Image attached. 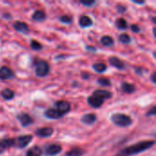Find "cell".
<instances>
[{
    "label": "cell",
    "mask_w": 156,
    "mask_h": 156,
    "mask_svg": "<svg viewBox=\"0 0 156 156\" xmlns=\"http://www.w3.org/2000/svg\"><path fill=\"white\" fill-rule=\"evenodd\" d=\"M122 90L125 92V93H128V94H132L135 91V87L129 83V82H122Z\"/></svg>",
    "instance_id": "obj_18"
},
{
    "label": "cell",
    "mask_w": 156,
    "mask_h": 156,
    "mask_svg": "<svg viewBox=\"0 0 156 156\" xmlns=\"http://www.w3.org/2000/svg\"><path fill=\"white\" fill-rule=\"evenodd\" d=\"M96 2L94 0H82L81 1V4L86 5V6H91L95 4Z\"/></svg>",
    "instance_id": "obj_29"
},
{
    "label": "cell",
    "mask_w": 156,
    "mask_h": 156,
    "mask_svg": "<svg viewBox=\"0 0 156 156\" xmlns=\"http://www.w3.org/2000/svg\"><path fill=\"white\" fill-rule=\"evenodd\" d=\"M82 78H84L85 80H87V79L90 78V76H89V74H86V72H84V73L82 74Z\"/></svg>",
    "instance_id": "obj_36"
},
{
    "label": "cell",
    "mask_w": 156,
    "mask_h": 156,
    "mask_svg": "<svg viewBox=\"0 0 156 156\" xmlns=\"http://www.w3.org/2000/svg\"><path fill=\"white\" fill-rule=\"evenodd\" d=\"M53 133L54 131L51 127H43L36 131V135L40 138H47V137H50L53 134Z\"/></svg>",
    "instance_id": "obj_7"
},
{
    "label": "cell",
    "mask_w": 156,
    "mask_h": 156,
    "mask_svg": "<svg viewBox=\"0 0 156 156\" xmlns=\"http://www.w3.org/2000/svg\"><path fill=\"white\" fill-rule=\"evenodd\" d=\"M45 116L48 117V119H54V120H56V119L61 118L63 115L58 110H56V109H49V110H48L45 112Z\"/></svg>",
    "instance_id": "obj_15"
},
{
    "label": "cell",
    "mask_w": 156,
    "mask_h": 156,
    "mask_svg": "<svg viewBox=\"0 0 156 156\" xmlns=\"http://www.w3.org/2000/svg\"><path fill=\"white\" fill-rule=\"evenodd\" d=\"M32 19L37 22H42L46 19V14L42 10H37L32 15Z\"/></svg>",
    "instance_id": "obj_17"
},
{
    "label": "cell",
    "mask_w": 156,
    "mask_h": 156,
    "mask_svg": "<svg viewBox=\"0 0 156 156\" xmlns=\"http://www.w3.org/2000/svg\"><path fill=\"white\" fill-rule=\"evenodd\" d=\"M154 145V141H144L133 144L120 151L115 156H133L145 152L146 150L152 148Z\"/></svg>",
    "instance_id": "obj_1"
},
{
    "label": "cell",
    "mask_w": 156,
    "mask_h": 156,
    "mask_svg": "<svg viewBox=\"0 0 156 156\" xmlns=\"http://www.w3.org/2000/svg\"><path fill=\"white\" fill-rule=\"evenodd\" d=\"M84 150L80 148V147H75L72 148L71 150H69V152H67L66 156H82L84 154Z\"/></svg>",
    "instance_id": "obj_19"
},
{
    "label": "cell",
    "mask_w": 156,
    "mask_h": 156,
    "mask_svg": "<svg viewBox=\"0 0 156 156\" xmlns=\"http://www.w3.org/2000/svg\"><path fill=\"white\" fill-rule=\"evenodd\" d=\"M109 62L112 66H113L114 68L118 69H124V63L122 60H121L119 58L117 57H111L109 58Z\"/></svg>",
    "instance_id": "obj_12"
},
{
    "label": "cell",
    "mask_w": 156,
    "mask_h": 156,
    "mask_svg": "<svg viewBox=\"0 0 156 156\" xmlns=\"http://www.w3.org/2000/svg\"><path fill=\"white\" fill-rule=\"evenodd\" d=\"M1 96H2L5 100L9 101V100H12V99L14 98V96H15V92H14L12 90H10V89H5V90H2V92H1Z\"/></svg>",
    "instance_id": "obj_21"
},
{
    "label": "cell",
    "mask_w": 156,
    "mask_h": 156,
    "mask_svg": "<svg viewBox=\"0 0 156 156\" xmlns=\"http://www.w3.org/2000/svg\"><path fill=\"white\" fill-rule=\"evenodd\" d=\"M42 155V150L38 146H33L30 148L27 152L26 156H41Z\"/></svg>",
    "instance_id": "obj_20"
},
{
    "label": "cell",
    "mask_w": 156,
    "mask_h": 156,
    "mask_svg": "<svg viewBox=\"0 0 156 156\" xmlns=\"http://www.w3.org/2000/svg\"><path fill=\"white\" fill-rule=\"evenodd\" d=\"M133 2L135 3V4H138V5H144L145 4V2H144V1H136V0H133Z\"/></svg>",
    "instance_id": "obj_35"
},
{
    "label": "cell",
    "mask_w": 156,
    "mask_h": 156,
    "mask_svg": "<svg viewBox=\"0 0 156 156\" xmlns=\"http://www.w3.org/2000/svg\"><path fill=\"white\" fill-rule=\"evenodd\" d=\"M13 77H14V73L9 68L5 67V66L0 68V80H9Z\"/></svg>",
    "instance_id": "obj_10"
},
{
    "label": "cell",
    "mask_w": 156,
    "mask_h": 156,
    "mask_svg": "<svg viewBox=\"0 0 156 156\" xmlns=\"http://www.w3.org/2000/svg\"><path fill=\"white\" fill-rule=\"evenodd\" d=\"M101 42L103 46L105 47H111L113 45L114 43V40L112 37H111L110 36H103L101 39Z\"/></svg>",
    "instance_id": "obj_22"
},
{
    "label": "cell",
    "mask_w": 156,
    "mask_h": 156,
    "mask_svg": "<svg viewBox=\"0 0 156 156\" xmlns=\"http://www.w3.org/2000/svg\"><path fill=\"white\" fill-rule=\"evenodd\" d=\"M93 69L95 71L99 72V73H101L103 71H105L107 69V66L104 64V63H95L93 65Z\"/></svg>",
    "instance_id": "obj_24"
},
{
    "label": "cell",
    "mask_w": 156,
    "mask_h": 156,
    "mask_svg": "<svg viewBox=\"0 0 156 156\" xmlns=\"http://www.w3.org/2000/svg\"><path fill=\"white\" fill-rule=\"evenodd\" d=\"M97 121V116L94 113H89L85 114L81 117V122H83L86 125H92Z\"/></svg>",
    "instance_id": "obj_11"
},
{
    "label": "cell",
    "mask_w": 156,
    "mask_h": 156,
    "mask_svg": "<svg viewBox=\"0 0 156 156\" xmlns=\"http://www.w3.org/2000/svg\"><path fill=\"white\" fill-rule=\"evenodd\" d=\"M30 47H31V48L34 49V50H39V49L42 48V45H41L39 42H37V40H31V42H30Z\"/></svg>",
    "instance_id": "obj_26"
},
{
    "label": "cell",
    "mask_w": 156,
    "mask_h": 156,
    "mask_svg": "<svg viewBox=\"0 0 156 156\" xmlns=\"http://www.w3.org/2000/svg\"><path fill=\"white\" fill-rule=\"evenodd\" d=\"M112 122L119 127H128L133 123V120L130 116L122 114V113H115L112 115Z\"/></svg>",
    "instance_id": "obj_2"
},
{
    "label": "cell",
    "mask_w": 156,
    "mask_h": 156,
    "mask_svg": "<svg viewBox=\"0 0 156 156\" xmlns=\"http://www.w3.org/2000/svg\"><path fill=\"white\" fill-rule=\"evenodd\" d=\"M156 114V108L155 107H153L148 112H147V116H155Z\"/></svg>",
    "instance_id": "obj_30"
},
{
    "label": "cell",
    "mask_w": 156,
    "mask_h": 156,
    "mask_svg": "<svg viewBox=\"0 0 156 156\" xmlns=\"http://www.w3.org/2000/svg\"><path fill=\"white\" fill-rule=\"evenodd\" d=\"M131 29L133 31V32H135V33H138V32H140V27L138 26V25H132L131 26Z\"/></svg>",
    "instance_id": "obj_31"
},
{
    "label": "cell",
    "mask_w": 156,
    "mask_h": 156,
    "mask_svg": "<svg viewBox=\"0 0 156 156\" xmlns=\"http://www.w3.org/2000/svg\"><path fill=\"white\" fill-rule=\"evenodd\" d=\"M49 72V65L43 59L37 60L36 63V75L38 77H45Z\"/></svg>",
    "instance_id": "obj_3"
},
{
    "label": "cell",
    "mask_w": 156,
    "mask_h": 156,
    "mask_svg": "<svg viewBox=\"0 0 156 156\" xmlns=\"http://www.w3.org/2000/svg\"><path fill=\"white\" fill-rule=\"evenodd\" d=\"M117 10H118L120 13H123V12L126 11V7H124V6L122 5H117Z\"/></svg>",
    "instance_id": "obj_32"
},
{
    "label": "cell",
    "mask_w": 156,
    "mask_h": 156,
    "mask_svg": "<svg viewBox=\"0 0 156 156\" xmlns=\"http://www.w3.org/2000/svg\"><path fill=\"white\" fill-rule=\"evenodd\" d=\"M79 24L81 27L85 28V27H89L92 25V20L90 17H89L88 16H81L80 17L79 20Z\"/></svg>",
    "instance_id": "obj_16"
},
{
    "label": "cell",
    "mask_w": 156,
    "mask_h": 156,
    "mask_svg": "<svg viewBox=\"0 0 156 156\" xmlns=\"http://www.w3.org/2000/svg\"><path fill=\"white\" fill-rule=\"evenodd\" d=\"M98 83L102 86V87H109L111 86V81L108 80V79H105V78H101L98 80Z\"/></svg>",
    "instance_id": "obj_27"
},
{
    "label": "cell",
    "mask_w": 156,
    "mask_h": 156,
    "mask_svg": "<svg viewBox=\"0 0 156 156\" xmlns=\"http://www.w3.org/2000/svg\"><path fill=\"white\" fill-rule=\"evenodd\" d=\"M17 120L19 121V122L21 123V125H22L23 127L28 126V125H30V124L33 122L32 118H31L28 114L24 113V112L17 115Z\"/></svg>",
    "instance_id": "obj_9"
},
{
    "label": "cell",
    "mask_w": 156,
    "mask_h": 156,
    "mask_svg": "<svg viewBox=\"0 0 156 156\" xmlns=\"http://www.w3.org/2000/svg\"><path fill=\"white\" fill-rule=\"evenodd\" d=\"M33 137L32 135H23V136H19L17 138L13 139V146H16L17 148L23 149L26 146H27L31 141H32Z\"/></svg>",
    "instance_id": "obj_4"
},
{
    "label": "cell",
    "mask_w": 156,
    "mask_h": 156,
    "mask_svg": "<svg viewBox=\"0 0 156 156\" xmlns=\"http://www.w3.org/2000/svg\"><path fill=\"white\" fill-rule=\"evenodd\" d=\"M116 27L119 29L123 30V29H126L128 27V23L124 18H119L116 20Z\"/></svg>",
    "instance_id": "obj_23"
},
{
    "label": "cell",
    "mask_w": 156,
    "mask_h": 156,
    "mask_svg": "<svg viewBox=\"0 0 156 156\" xmlns=\"http://www.w3.org/2000/svg\"><path fill=\"white\" fill-rule=\"evenodd\" d=\"M155 76H156V73H155V72H154V73L152 74V77H151V79H152V81H153L154 83H155V82H156Z\"/></svg>",
    "instance_id": "obj_34"
},
{
    "label": "cell",
    "mask_w": 156,
    "mask_h": 156,
    "mask_svg": "<svg viewBox=\"0 0 156 156\" xmlns=\"http://www.w3.org/2000/svg\"><path fill=\"white\" fill-rule=\"evenodd\" d=\"M5 149H6V147H5V144H4V142H3V141L0 142V154H2Z\"/></svg>",
    "instance_id": "obj_33"
},
{
    "label": "cell",
    "mask_w": 156,
    "mask_h": 156,
    "mask_svg": "<svg viewBox=\"0 0 156 156\" xmlns=\"http://www.w3.org/2000/svg\"><path fill=\"white\" fill-rule=\"evenodd\" d=\"M88 103H89V105H90L93 108H100L104 103V100L101 98H99L97 96L91 95L88 98Z\"/></svg>",
    "instance_id": "obj_8"
},
{
    "label": "cell",
    "mask_w": 156,
    "mask_h": 156,
    "mask_svg": "<svg viewBox=\"0 0 156 156\" xmlns=\"http://www.w3.org/2000/svg\"><path fill=\"white\" fill-rule=\"evenodd\" d=\"M13 27H14V28H15L16 31L21 32V33H26V34H27V33H28V31H29L27 25L26 23H24V22H21V21H16V22H15L14 25H13Z\"/></svg>",
    "instance_id": "obj_13"
},
{
    "label": "cell",
    "mask_w": 156,
    "mask_h": 156,
    "mask_svg": "<svg viewBox=\"0 0 156 156\" xmlns=\"http://www.w3.org/2000/svg\"><path fill=\"white\" fill-rule=\"evenodd\" d=\"M56 110H58L62 115H65L70 111V104L68 101H59L56 102Z\"/></svg>",
    "instance_id": "obj_5"
},
{
    "label": "cell",
    "mask_w": 156,
    "mask_h": 156,
    "mask_svg": "<svg viewBox=\"0 0 156 156\" xmlns=\"http://www.w3.org/2000/svg\"><path fill=\"white\" fill-rule=\"evenodd\" d=\"M59 19H60V21H61L62 23H64V24H69V23L72 22V17L69 16H67V15L62 16Z\"/></svg>",
    "instance_id": "obj_28"
},
{
    "label": "cell",
    "mask_w": 156,
    "mask_h": 156,
    "mask_svg": "<svg viewBox=\"0 0 156 156\" xmlns=\"http://www.w3.org/2000/svg\"><path fill=\"white\" fill-rule=\"evenodd\" d=\"M94 96H97L99 98H101L103 100H106V99H110L112 97V93L109 90H97L93 92Z\"/></svg>",
    "instance_id": "obj_14"
},
{
    "label": "cell",
    "mask_w": 156,
    "mask_h": 156,
    "mask_svg": "<svg viewBox=\"0 0 156 156\" xmlns=\"http://www.w3.org/2000/svg\"><path fill=\"white\" fill-rule=\"evenodd\" d=\"M62 151V147L58 144H51L48 145L45 150V154L48 156L58 155Z\"/></svg>",
    "instance_id": "obj_6"
},
{
    "label": "cell",
    "mask_w": 156,
    "mask_h": 156,
    "mask_svg": "<svg viewBox=\"0 0 156 156\" xmlns=\"http://www.w3.org/2000/svg\"><path fill=\"white\" fill-rule=\"evenodd\" d=\"M119 40L123 44H129L131 42V37L127 34H122L119 36Z\"/></svg>",
    "instance_id": "obj_25"
}]
</instances>
